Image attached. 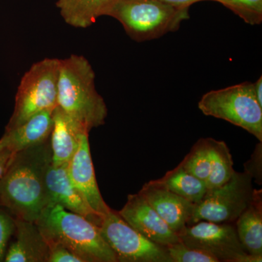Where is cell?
I'll list each match as a JSON object with an SVG mask.
<instances>
[{
    "mask_svg": "<svg viewBox=\"0 0 262 262\" xmlns=\"http://www.w3.org/2000/svg\"><path fill=\"white\" fill-rule=\"evenodd\" d=\"M51 163L50 139L15 153L0 180V206L15 218L35 222L49 205L46 175Z\"/></svg>",
    "mask_w": 262,
    "mask_h": 262,
    "instance_id": "cell-1",
    "label": "cell"
},
{
    "mask_svg": "<svg viewBox=\"0 0 262 262\" xmlns=\"http://www.w3.org/2000/svg\"><path fill=\"white\" fill-rule=\"evenodd\" d=\"M95 80L94 69L84 56L71 55L60 59L58 106L89 132L103 125L108 115Z\"/></svg>",
    "mask_w": 262,
    "mask_h": 262,
    "instance_id": "cell-2",
    "label": "cell"
},
{
    "mask_svg": "<svg viewBox=\"0 0 262 262\" xmlns=\"http://www.w3.org/2000/svg\"><path fill=\"white\" fill-rule=\"evenodd\" d=\"M34 222L46 242L63 245L83 262H117L98 226L60 205L46 207Z\"/></svg>",
    "mask_w": 262,
    "mask_h": 262,
    "instance_id": "cell-3",
    "label": "cell"
},
{
    "mask_svg": "<svg viewBox=\"0 0 262 262\" xmlns=\"http://www.w3.org/2000/svg\"><path fill=\"white\" fill-rule=\"evenodd\" d=\"M189 9L160 0H117L110 16L122 24L131 39L141 42L178 30L189 18Z\"/></svg>",
    "mask_w": 262,
    "mask_h": 262,
    "instance_id": "cell-4",
    "label": "cell"
},
{
    "mask_svg": "<svg viewBox=\"0 0 262 262\" xmlns=\"http://www.w3.org/2000/svg\"><path fill=\"white\" fill-rule=\"evenodd\" d=\"M198 108L203 115L241 127L262 142V106L253 82L209 91L202 96Z\"/></svg>",
    "mask_w": 262,
    "mask_h": 262,
    "instance_id": "cell-5",
    "label": "cell"
},
{
    "mask_svg": "<svg viewBox=\"0 0 262 262\" xmlns=\"http://www.w3.org/2000/svg\"><path fill=\"white\" fill-rule=\"evenodd\" d=\"M59 69L60 59L45 58L34 63L24 74L5 131L16 128L41 112L55 110L58 106Z\"/></svg>",
    "mask_w": 262,
    "mask_h": 262,
    "instance_id": "cell-6",
    "label": "cell"
},
{
    "mask_svg": "<svg viewBox=\"0 0 262 262\" xmlns=\"http://www.w3.org/2000/svg\"><path fill=\"white\" fill-rule=\"evenodd\" d=\"M252 180L246 172L235 171L224 185L207 189L202 201L194 206L187 225L201 221L214 223L235 222L252 201L254 192Z\"/></svg>",
    "mask_w": 262,
    "mask_h": 262,
    "instance_id": "cell-7",
    "label": "cell"
},
{
    "mask_svg": "<svg viewBox=\"0 0 262 262\" xmlns=\"http://www.w3.org/2000/svg\"><path fill=\"white\" fill-rule=\"evenodd\" d=\"M98 228L117 262H173L165 246L150 241L112 208Z\"/></svg>",
    "mask_w": 262,
    "mask_h": 262,
    "instance_id": "cell-8",
    "label": "cell"
},
{
    "mask_svg": "<svg viewBox=\"0 0 262 262\" xmlns=\"http://www.w3.org/2000/svg\"><path fill=\"white\" fill-rule=\"evenodd\" d=\"M188 247L201 250L225 262H261L262 258L248 254L237 236L235 226L201 221L186 225L178 232Z\"/></svg>",
    "mask_w": 262,
    "mask_h": 262,
    "instance_id": "cell-9",
    "label": "cell"
},
{
    "mask_svg": "<svg viewBox=\"0 0 262 262\" xmlns=\"http://www.w3.org/2000/svg\"><path fill=\"white\" fill-rule=\"evenodd\" d=\"M89 133L81 135L78 146L67 165L69 177L90 208L103 218L111 208L105 203L98 188L91 158Z\"/></svg>",
    "mask_w": 262,
    "mask_h": 262,
    "instance_id": "cell-10",
    "label": "cell"
},
{
    "mask_svg": "<svg viewBox=\"0 0 262 262\" xmlns=\"http://www.w3.org/2000/svg\"><path fill=\"white\" fill-rule=\"evenodd\" d=\"M118 212L125 222L150 241L170 246L180 242L173 232L140 193L129 194L125 206Z\"/></svg>",
    "mask_w": 262,
    "mask_h": 262,
    "instance_id": "cell-11",
    "label": "cell"
},
{
    "mask_svg": "<svg viewBox=\"0 0 262 262\" xmlns=\"http://www.w3.org/2000/svg\"><path fill=\"white\" fill-rule=\"evenodd\" d=\"M67 165H54L51 163L48 168L46 186L49 205H60L67 211L82 215L98 227L103 218L90 208L82 194L74 187L69 177Z\"/></svg>",
    "mask_w": 262,
    "mask_h": 262,
    "instance_id": "cell-12",
    "label": "cell"
},
{
    "mask_svg": "<svg viewBox=\"0 0 262 262\" xmlns=\"http://www.w3.org/2000/svg\"><path fill=\"white\" fill-rule=\"evenodd\" d=\"M139 193L176 233L187 225L192 216L195 204L170 192L154 180L144 184Z\"/></svg>",
    "mask_w": 262,
    "mask_h": 262,
    "instance_id": "cell-13",
    "label": "cell"
},
{
    "mask_svg": "<svg viewBox=\"0 0 262 262\" xmlns=\"http://www.w3.org/2000/svg\"><path fill=\"white\" fill-rule=\"evenodd\" d=\"M13 236L4 261L48 262V244L35 222L15 218Z\"/></svg>",
    "mask_w": 262,
    "mask_h": 262,
    "instance_id": "cell-14",
    "label": "cell"
},
{
    "mask_svg": "<svg viewBox=\"0 0 262 262\" xmlns=\"http://www.w3.org/2000/svg\"><path fill=\"white\" fill-rule=\"evenodd\" d=\"M84 133L90 132L57 106L53 112V127L50 136L52 164L67 165Z\"/></svg>",
    "mask_w": 262,
    "mask_h": 262,
    "instance_id": "cell-15",
    "label": "cell"
},
{
    "mask_svg": "<svg viewBox=\"0 0 262 262\" xmlns=\"http://www.w3.org/2000/svg\"><path fill=\"white\" fill-rule=\"evenodd\" d=\"M53 110L41 112L16 128L5 131L0 139V150L17 153L48 140L53 127Z\"/></svg>",
    "mask_w": 262,
    "mask_h": 262,
    "instance_id": "cell-16",
    "label": "cell"
},
{
    "mask_svg": "<svg viewBox=\"0 0 262 262\" xmlns=\"http://www.w3.org/2000/svg\"><path fill=\"white\" fill-rule=\"evenodd\" d=\"M236 231L248 254L262 258V191L254 189L252 201L235 221Z\"/></svg>",
    "mask_w": 262,
    "mask_h": 262,
    "instance_id": "cell-17",
    "label": "cell"
},
{
    "mask_svg": "<svg viewBox=\"0 0 262 262\" xmlns=\"http://www.w3.org/2000/svg\"><path fill=\"white\" fill-rule=\"evenodd\" d=\"M117 0H58L63 20L75 28L85 29L91 27L99 17L110 16Z\"/></svg>",
    "mask_w": 262,
    "mask_h": 262,
    "instance_id": "cell-18",
    "label": "cell"
},
{
    "mask_svg": "<svg viewBox=\"0 0 262 262\" xmlns=\"http://www.w3.org/2000/svg\"><path fill=\"white\" fill-rule=\"evenodd\" d=\"M154 181L194 204L199 203L207 192L206 182L189 173L180 164L162 178Z\"/></svg>",
    "mask_w": 262,
    "mask_h": 262,
    "instance_id": "cell-19",
    "label": "cell"
},
{
    "mask_svg": "<svg viewBox=\"0 0 262 262\" xmlns=\"http://www.w3.org/2000/svg\"><path fill=\"white\" fill-rule=\"evenodd\" d=\"M211 145V173L206 182L207 189L220 187L228 182L235 172L233 160L225 141L210 138Z\"/></svg>",
    "mask_w": 262,
    "mask_h": 262,
    "instance_id": "cell-20",
    "label": "cell"
},
{
    "mask_svg": "<svg viewBox=\"0 0 262 262\" xmlns=\"http://www.w3.org/2000/svg\"><path fill=\"white\" fill-rule=\"evenodd\" d=\"M210 138L199 139L180 165L187 172L206 182L211 168Z\"/></svg>",
    "mask_w": 262,
    "mask_h": 262,
    "instance_id": "cell-21",
    "label": "cell"
},
{
    "mask_svg": "<svg viewBox=\"0 0 262 262\" xmlns=\"http://www.w3.org/2000/svg\"><path fill=\"white\" fill-rule=\"evenodd\" d=\"M232 10L249 25L262 22V0H213Z\"/></svg>",
    "mask_w": 262,
    "mask_h": 262,
    "instance_id": "cell-22",
    "label": "cell"
},
{
    "mask_svg": "<svg viewBox=\"0 0 262 262\" xmlns=\"http://www.w3.org/2000/svg\"><path fill=\"white\" fill-rule=\"evenodd\" d=\"M166 248L173 262H220L210 253L188 247L182 241Z\"/></svg>",
    "mask_w": 262,
    "mask_h": 262,
    "instance_id": "cell-23",
    "label": "cell"
},
{
    "mask_svg": "<svg viewBox=\"0 0 262 262\" xmlns=\"http://www.w3.org/2000/svg\"><path fill=\"white\" fill-rule=\"evenodd\" d=\"M15 230V218L0 206V261H4L8 243Z\"/></svg>",
    "mask_w": 262,
    "mask_h": 262,
    "instance_id": "cell-24",
    "label": "cell"
},
{
    "mask_svg": "<svg viewBox=\"0 0 262 262\" xmlns=\"http://www.w3.org/2000/svg\"><path fill=\"white\" fill-rule=\"evenodd\" d=\"M48 262H83L79 256L63 245L47 243Z\"/></svg>",
    "mask_w": 262,
    "mask_h": 262,
    "instance_id": "cell-25",
    "label": "cell"
},
{
    "mask_svg": "<svg viewBox=\"0 0 262 262\" xmlns=\"http://www.w3.org/2000/svg\"><path fill=\"white\" fill-rule=\"evenodd\" d=\"M262 144L259 142L256 146L251 159L245 164V172L255 179L258 184H261Z\"/></svg>",
    "mask_w": 262,
    "mask_h": 262,
    "instance_id": "cell-26",
    "label": "cell"
},
{
    "mask_svg": "<svg viewBox=\"0 0 262 262\" xmlns=\"http://www.w3.org/2000/svg\"><path fill=\"white\" fill-rule=\"evenodd\" d=\"M14 154L15 153L12 152L9 150H0V180L4 176Z\"/></svg>",
    "mask_w": 262,
    "mask_h": 262,
    "instance_id": "cell-27",
    "label": "cell"
},
{
    "mask_svg": "<svg viewBox=\"0 0 262 262\" xmlns=\"http://www.w3.org/2000/svg\"><path fill=\"white\" fill-rule=\"evenodd\" d=\"M163 3H168L178 8H189L191 5L198 2L213 1V0H160Z\"/></svg>",
    "mask_w": 262,
    "mask_h": 262,
    "instance_id": "cell-28",
    "label": "cell"
},
{
    "mask_svg": "<svg viewBox=\"0 0 262 262\" xmlns=\"http://www.w3.org/2000/svg\"><path fill=\"white\" fill-rule=\"evenodd\" d=\"M255 94L258 103L262 106V77H259L254 83Z\"/></svg>",
    "mask_w": 262,
    "mask_h": 262,
    "instance_id": "cell-29",
    "label": "cell"
}]
</instances>
